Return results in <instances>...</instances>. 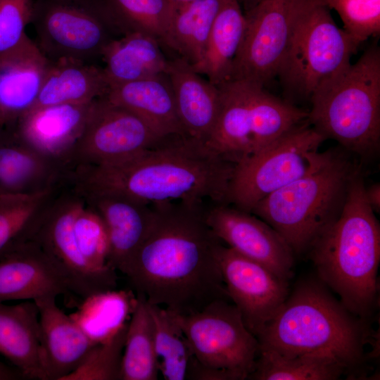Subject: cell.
I'll return each instance as SVG.
<instances>
[{"instance_id":"11","label":"cell","mask_w":380,"mask_h":380,"mask_svg":"<svg viewBox=\"0 0 380 380\" xmlns=\"http://www.w3.org/2000/svg\"><path fill=\"white\" fill-rule=\"evenodd\" d=\"M83 201V197L73 188L70 192L61 194L56 191L43 209L31 238L53 262L71 294L82 300L117 286L116 271L92 267L77 244L74 220Z\"/></svg>"},{"instance_id":"30","label":"cell","mask_w":380,"mask_h":380,"mask_svg":"<svg viewBox=\"0 0 380 380\" xmlns=\"http://www.w3.org/2000/svg\"><path fill=\"white\" fill-rule=\"evenodd\" d=\"M137 298L132 290H107L82 300L71 318L95 345L113 337L129 322Z\"/></svg>"},{"instance_id":"43","label":"cell","mask_w":380,"mask_h":380,"mask_svg":"<svg viewBox=\"0 0 380 380\" xmlns=\"http://www.w3.org/2000/svg\"><path fill=\"white\" fill-rule=\"evenodd\" d=\"M168 1H170L171 3H183V2L191 1L194 0H168Z\"/></svg>"},{"instance_id":"33","label":"cell","mask_w":380,"mask_h":380,"mask_svg":"<svg viewBox=\"0 0 380 380\" xmlns=\"http://www.w3.org/2000/svg\"><path fill=\"white\" fill-rule=\"evenodd\" d=\"M58 189L30 194H0V258L31 239L44 208Z\"/></svg>"},{"instance_id":"3","label":"cell","mask_w":380,"mask_h":380,"mask_svg":"<svg viewBox=\"0 0 380 380\" xmlns=\"http://www.w3.org/2000/svg\"><path fill=\"white\" fill-rule=\"evenodd\" d=\"M366 321L317 278L299 283L256 338L260 348L281 353L329 356L355 375L372 335Z\"/></svg>"},{"instance_id":"40","label":"cell","mask_w":380,"mask_h":380,"mask_svg":"<svg viewBox=\"0 0 380 380\" xmlns=\"http://www.w3.org/2000/svg\"><path fill=\"white\" fill-rule=\"evenodd\" d=\"M367 202L374 213L380 212V184L375 183L365 187Z\"/></svg>"},{"instance_id":"12","label":"cell","mask_w":380,"mask_h":380,"mask_svg":"<svg viewBox=\"0 0 380 380\" xmlns=\"http://www.w3.org/2000/svg\"><path fill=\"white\" fill-rule=\"evenodd\" d=\"M303 1L260 0L244 12V33L230 80L265 87L278 75Z\"/></svg>"},{"instance_id":"19","label":"cell","mask_w":380,"mask_h":380,"mask_svg":"<svg viewBox=\"0 0 380 380\" xmlns=\"http://www.w3.org/2000/svg\"><path fill=\"white\" fill-rule=\"evenodd\" d=\"M49 63L29 37L0 56V130L14 127L34 107Z\"/></svg>"},{"instance_id":"35","label":"cell","mask_w":380,"mask_h":380,"mask_svg":"<svg viewBox=\"0 0 380 380\" xmlns=\"http://www.w3.org/2000/svg\"><path fill=\"white\" fill-rule=\"evenodd\" d=\"M121 36L132 32L149 35L162 43L172 11L168 0H101Z\"/></svg>"},{"instance_id":"39","label":"cell","mask_w":380,"mask_h":380,"mask_svg":"<svg viewBox=\"0 0 380 380\" xmlns=\"http://www.w3.org/2000/svg\"><path fill=\"white\" fill-rule=\"evenodd\" d=\"M33 0H0V56L20 46L32 22Z\"/></svg>"},{"instance_id":"13","label":"cell","mask_w":380,"mask_h":380,"mask_svg":"<svg viewBox=\"0 0 380 380\" xmlns=\"http://www.w3.org/2000/svg\"><path fill=\"white\" fill-rule=\"evenodd\" d=\"M163 139L134 113L99 98L75 146L71 171L77 167L125 160L156 146Z\"/></svg>"},{"instance_id":"37","label":"cell","mask_w":380,"mask_h":380,"mask_svg":"<svg viewBox=\"0 0 380 380\" xmlns=\"http://www.w3.org/2000/svg\"><path fill=\"white\" fill-rule=\"evenodd\" d=\"M74 232L80 252L92 267L99 270L113 269L107 262L108 237L105 224L84 200L75 215Z\"/></svg>"},{"instance_id":"21","label":"cell","mask_w":380,"mask_h":380,"mask_svg":"<svg viewBox=\"0 0 380 380\" xmlns=\"http://www.w3.org/2000/svg\"><path fill=\"white\" fill-rule=\"evenodd\" d=\"M165 73L186 134L205 144L220 109L219 87L204 79L190 63L179 57L168 60Z\"/></svg>"},{"instance_id":"5","label":"cell","mask_w":380,"mask_h":380,"mask_svg":"<svg viewBox=\"0 0 380 380\" xmlns=\"http://www.w3.org/2000/svg\"><path fill=\"white\" fill-rule=\"evenodd\" d=\"M350 155L341 147L326 151L320 163L260 201L251 213L274 229L294 255L308 252L341 215L361 169Z\"/></svg>"},{"instance_id":"22","label":"cell","mask_w":380,"mask_h":380,"mask_svg":"<svg viewBox=\"0 0 380 380\" xmlns=\"http://www.w3.org/2000/svg\"><path fill=\"white\" fill-rule=\"evenodd\" d=\"M103 98L140 117L162 138L187 135L179 118L172 88L165 72L110 85Z\"/></svg>"},{"instance_id":"20","label":"cell","mask_w":380,"mask_h":380,"mask_svg":"<svg viewBox=\"0 0 380 380\" xmlns=\"http://www.w3.org/2000/svg\"><path fill=\"white\" fill-rule=\"evenodd\" d=\"M56 298L35 300L48 380H63L95 346L79 325L56 305Z\"/></svg>"},{"instance_id":"17","label":"cell","mask_w":380,"mask_h":380,"mask_svg":"<svg viewBox=\"0 0 380 380\" xmlns=\"http://www.w3.org/2000/svg\"><path fill=\"white\" fill-rule=\"evenodd\" d=\"M74 189L105 224L108 237V266L125 274L153 224L156 213L153 205L116 193Z\"/></svg>"},{"instance_id":"24","label":"cell","mask_w":380,"mask_h":380,"mask_svg":"<svg viewBox=\"0 0 380 380\" xmlns=\"http://www.w3.org/2000/svg\"><path fill=\"white\" fill-rule=\"evenodd\" d=\"M0 131V194H30L59 187L66 172L22 142Z\"/></svg>"},{"instance_id":"1","label":"cell","mask_w":380,"mask_h":380,"mask_svg":"<svg viewBox=\"0 0 380 380\" xmlns=\"http://www.w3.org/2000/svg\"><path fill=\"white\" fill-rule=\"evenodd\" d=\"M153 205V224L125 274L132 290L180 315L230 300L217 258L222 242L208 225L204 205Z\"/></svg>"},{"instance_id":"6","label":"cell","mask_w":380,"mask_h":380,"mask_svg":"<svg viewBox=\"0 0 380 380\" xmlns=\"http://www.w3.org/2000/svg\"><path fill=\"white\" fill-rule=\"evenodd\" d=\"M310 125L360 157L380 147V50L369 48L310 97Z\"/></svg>"},{"instance_id":"42","label":"cell","mask_w":380,"mask_h":380,"mask_svg":"<svg viewBox=\"0 0 380 380\" xmlns=\"http://www.w3.org/2000/svg\"><path fill=\"white\" fill-rule=\"evenodd\" d=\"M245 12L255 6L260 0H238Z\"/></svg>"},{"instance_id":"18","label":"cell","mask_w":380,"mask_h":380,"mask_svg":"<svg viewBox=\"0 0 380 380\" xmlns=\"http://www.w3.org/2000/svg\"><path fill=\"white\" fill-rule=\"evenodd\" d=\"M72 295L39 245L30 239L0 258V302Z\"/></svg>"},{"instance_id":"4","label":"cell","mask_w":380,"mask_h":380,"mask_svg":"<svg viewBox=\"0 0 380 380\" xmlns=\"http://www.w3.org/2000/svg\"><path fill=\"white\" fill-rule=\"evenodd\" d=\"M361 169L342 212L308 251L317 278L354 315L367 319L376 305L380 225L365 196Z\"/></svg>"},{"instance_id":"25","label":"cell","mask_w":380,"mask_h":380,"mask_svg":"<svg viewBox=\"0 0 380 380\" xmlns=\"http://www.w3.org/2000/svg\"><path fill=\"white\" fill-rule=\"evenodd\" d=\"M217 87L220 109L205 145L236 164L253 153L248 84L230 80Z\"/></svg>"},{"instance_id":"29","label":"cell","mask_w":380,"mask_h":380,"mask_svg":"<svg viewBox=\"0 0 380 380\" xmlns=\"http://www.w3.org/2000/svg\"><path fill=\"white\" fill-rule=\"evenodd\" d=\"M222 0L172 3L169 27L162 42L193 67L202 60Z\"/></svg>"},{"instance_id":"32","label":"cell","mask_w":380,"mask_h":380,"mask_svg":"<svg viewBox=\"0 0 380 380\" xmlns=\"http://www.w3.org/2000/svg\"><path fill=\"white\" fill-rule=\"evenodd\" d=\"M137 298L127 324L120 380H156L159 369L152 320L145 299L139 296Z\"/></svg>"},{"instance_id":"36","label":"cell","mask_w":380,"mask_h":380,"mask_svg":"<svg viewBox=\"0 0 380 380\" xmlns=\"http://www.w3.org/2000/svg\"><path fill=\"white\" fill-rule=\"evenodd\" d=\"M127 324L108 341L95 345L63 380H120Z\"/></svg>"},{"instance_id":"38","label":"cell","mask_w":380,"mask_h":380,"mask_svg":"<svg viewBox=\"0 0 380 380\" xmlns=\"http://www.w3.org/2000/svg\"><path fill=\"white\" fill-rule=\"evenodd\" d=\"M334 9L340 16L343 30L359 43L380 32V0H316Z\"/></svg>"},{"instance_id":"7","label":"cell","mask_w":380,"mask_h":380,"mask_svg":"<svg viewBox=\"0 0 380 380\" xmlns=\"http://www.w3.org/2000/svg\"><path fill=\"white\" fill-rule=\"evenodd\" d=\"M172 314L193 355L188 379H248L255 367L259 343L230 300H217L186 315Z\"/></svg>"},{"instance_id":"27","label":"cell","mask_w":380,"mask_h":380,"mask_svg":"<svg viewBox=\"0 0 380 380\" xmlns=\"http://www.w3.org/2000/svg\"><path fill=\"white\" fill-rule=\"evenodd\" d=\"M101 59L110 86L165 73L168 63L159 42L139 32L113 39L104 49Z\"/></svg>"},{"instance_id":"28","label":"cell","mask_w":380,"mask_h":380,"mask_svg":"<svg viewBox=\"0 0 380 380\" xmlns=\"http://www.w3.org/2000/svg\"><path fill=\"white\" fill-rule=\"evenodd\" d=\"M246 19L238 0H222L208 38L203 57L194 69L218 86L231 80Z\"/></svg>"},{"instance_id":"8","label":"cell","mask_w":380,"mask_h":380,"mask_svg":"<svg viewBox=\"0 0 380 380\" xmlns=\"http://www.w3.org/2000/svg\"><path fill=\"white\" fill-rule=\"evenodd\" d=\"M360 44L336 25L327 6L304 0L277 76L289 95L310 99L351 63Z\"/></svg>"},{"instance_id":"16","label":"cell","mask_w":380,"mask_h":380,"mask_svg":"<svg viewBox=\"0 0 380 380\" xmlns=\"http://www.w3.org/2000/svg\"><path fill=\"white\" fill-rule=\"evenodd\" d=\"M96 100L33 108L18 120L12 132L68 175L75 146Z\"/></svg>"},{"instance_id":"31","label":"cell","mask_w":380,"mask_h":380,"mask_svg":"<svg viewBox=\"0 0 380 380\" xmlns=\"http://www.w3.org/2000/svg\"><path fill=\"white\" fill-rule=\"evenodd\" d=\"M348 369L336 360L318 354L288 355L260 348L253 372L248 379L336 380Z\"/></svg>"},{"instance_id":"9","label":"cell","mask_w":380,"mask_h":380,"mask_svg":"<svg viewBox=\"0 0 380 380\" xmlns=\"http://www.w3.org/2000/svg\"><path fill=\"white\" fill-rule=\"evenodd\" d=\"M325 137L308 120L235 164L229 204L251 213L260 201L313 169L324 158Z\"/></svg>"},{"instance_id":"2","label":"cell","mask_w":380,"mask_h":380,"mask_svg":"<svg viewBox=\"0 0 380 380\" xmlns=\"http://www.w3.org/2000/svg\"><path fill=\"white\" fill-rule=\"evenodd\" d=\"M234 166L205 143L174 135L115 164L77 167L70 182L79 191L116 193L148 204H229Z\"/></svg>"},{"instance_id":"41","label":"cell","mask_w":380,"mask_h":380,"mask_svg":"<svg viewBox=\"0 0 380 380\" xmlns=\"http://www.w3.org/2000/svg\"><path fill=\"white\" fill-rule=\"evenodd\" d=\"M23 378L18 369H13L0 362V380H15Z\"/></svg>"},{"instance_id":"10","label":"cell","mask_w":380,"mask_h":380,"mask_svg":"<svg viewBox=\"0 0 380 380\" xmlns=\"http://www.w3.org/2000/svg\"><path fill=\"white\" fill-rule=\"evenodd\" d=\"M37 46L50 61L93 63L121 36L101 0H37L32 22Z\"/></svg>"},{"instance_id":"26","label":"cell","mask_w":380,"mask_h":380,"mask_svg":"<svg viewBox=\"0 0 380 380\" xmlns=\"http://www.w3.org/2000/svg\"><path fill=\"white\" fill-rule=\"evenodd\" d=\"M109 87L103 68L94 63L66 58L50 61L33 108L91 102L103 97Z\"/></svg>"},{"instance_id":"15","label":"cell","mask_w":380,"mask_h":380,"mask_svg":"<svg viewBox=\"0 0 380 380\" xmlns=\"http://www.w3.org/2000/svg\"><path fill=\"white\" fill-rule=\"evenodd\" d=\"M205 218L222 242L289 281L295 255L284 238L270 224L229 204H213L205 209Z\"/></svg>"},{"instance_id":"34","label":"cell","mask_w":380,"mask_h":380,"mask_svg":"<svg viewBox=\"0 0 380 380\" xmlns=\"http://www.w3.org/2000/svg\"><path fill=\"white\" fill-rule=\"evenodd\" d=\"M146 303L153 324L159 373L165 380L187 379L193 355L182 330L170 311Z\"/></svg>"},{"instance_id":"23","label":"cell","mask_w":380,"mask_h":380,"mask_svg":"<svg viewBox=\"0 0 380 380\" xmlns=\"http://www.w3.org/2000/svg\"><path fill=\"white\" fill-rule=\"evenodd\" d=\"M0 354L23 378L48 380L41 342L39 310L33 300L0 302Z\"/></svg>"},{"instance_id":"14","label":"cell","mask_w":380,"mask_h":380,"mask_svg":"<svg viewBox=\"0 0 380 380\" xmlns=\"http://www.w3.org/2000/svg\"><path fill=\"white\" fill-rule=\"evenodd\" d=\"M217 258L228 296L256 336L286 299L288 281L222 243Z\"/></svg>"}]
</instances>
